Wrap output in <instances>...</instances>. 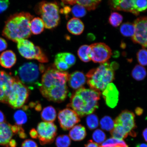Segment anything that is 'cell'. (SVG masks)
I'll return each instance as SVG.
<instances>
[{
  "label": "cell",
  "instance_id": "6da1fadb",
  "mask_svg": "<svg viewBox=\"0 0 147 147\" xmlns=\"http://www.w3.org/2000/svg\"><path fill=\"white\" fill-rule=\"evenodd\" d=\"M69 74L54 69H49L42 75L39 89L48 100L60 103L67 98L68 90L67 85Z\"/></svg>",
  "mask_w": 147,
  "mask_h": 147
},
{
  "label": "cell",
  "instance_id": "7a4b0ae2",
  "mask_svg": "<svg viewBox=\"0 0 147 147\" xmlns=\"http://www.w3.org/2000/svg\"><path fill=\"white\" fill-rule=\"evenodd\" d=\"M34 16L30 13L21 12L9 16L5 22L2 35L5 37L16 42L31 36L30 22Z\"/></svg>",
  "mask_w": 147,
  "mask_h": 147
},
{
  "label": "cell",
  "instance_id": "3957f363",
  "mask_svg": "<svg viewBox=\"0 0 147 147\" xmlns=\"http://www.w3.org/2000/svg\"><path fill=\"white\" fill-rule=\"evenodd\" d=\"M100 95V92L82 87L71 95L67 107L71 108L80 117L91 114L98 108Z\"/></svg>",
  "mask_w": 147,
  "mask_h": 147
},
{
  "label": "cell",
  "instance_id": "277c9868",
  "mask_svg": "<svg viewBox=\"0 0 147 147\" xmlns=\"http://www.w3.org/2000/svg\"><path fill=\"white\" fill-rule=\"evenodd\" d=\"M113 65V64L106 62L87 73L86 75L87 84L91 89L102 91L113 81L114 80V71L116 68Z\"/></svg>",
  "mask_w": 147,
  "mask_h": 147
},
{
  "label": "cell",
  "instance_id": "5b68a950",
  "mask_svg": "<svg viewBox=\"0 0 147 147\" xmlns=\"http://www.w3.org/2000/svg\"><path fill=\"white\" fill-rule=\"evenodd\" d=\"M36 12L41 16L45 28L53 29L59 24V7L57 3L42 1L36 5Z\"/></svg>",
  "mask_w": 147,
  "mask_h": 147
},
{
  "label": "cell",
  "instance_id": "8992f818",
  "mask_svg": "<svg viewBox=\"0 0 147 147\" xmlns=\"http://www.w3.org/2000/svg\"><path fill=\"white\" fill-rule=\"evenodd\" d=\"M40 71L39 66L33 62L24 63L18 68L16 74L19 80L30 90L39 88L41 83L38 81Z\"/></svg>",
  "mask_w": 147,
  "mask_h": 147
},
{
  "label": "cell",
  "instance_id": "52a82bcc",
  "mask_svg": "<svg viewBox=\"0 0 147 147\" xmlns=\"http://www.w3.org/2000/svg\"><path fill=\"white\" fill-rule=\"evenodd\" d=\"M29 93L28 88L16 76L8 96V104L13 109L22 108L27 102Z\"/></svg>",
  "mask_w": 147,
  "mask_h": 147
},
{
  "label": "cell",
  "instance_id": "ba28073f",
  "mask_svg": "<svg viewBox=\"0 0 147 147\" xmlns=\"http://www.w3.org/2000/svg\"><path fill=\"white\" fill-rule=\"evenodd\" d=\"M17 47L20 55L27 59H36L41 63H47L48 59L42 49L35 46L32 42L26 39L18 40Z\"/></svg>",
  "mask_w": 147,
  "mask_h": 147
},
{
  "label": "cell",
  "instance_id": "9c48e42d",
  "mask_svg": "<svg viewBox=\"0 0 147 147\" xmlns=\"http://www.w3.org/2000/svg\"><path fill=\"white\" fill-rule=\"evenodd\" d=\"M57 126L53 122H42L39 123L36 131L40 144H50L54 142L57 135Z\"/></svg>",
  "mask_w": 147,
  "mask_h": 147
},
{
  "label": "cell",
  "instance_id": "30bf717a",
  "mask_svg": "<svg viewBox=\"0 0 147 147\" xmlns=\"http://www.w3.org/2000/svg\"><path fill=\"white\" fill-rule=\"evenodd\" d=\"M89 57L95 63H104L111 57L112 51L109 46L103 43H96L89 46Z\"/></svg>",
  "mask_w": 147,
  "mask_h": 147
},
{
  "label": "cell",
  "instance_id": "8fae6325",
  "mask_svg": "<svg viewBox=\"0 0 147 147\" xmlns=\"http://www.w3.org/2000/svg\"><path fill=\"white\" fill-rule=\"evenodd\" d=\"M115 125H118L123 128L128 135L135 137L136 134L134 131L136 126L135 115L133 112L125 110L123 111L114 121Z\"/></svg>",
  "mask_w": 147,
  "mask_h": 147
},
{
  "label": "cell",
  "instance_id": "7c38bea8",
  "mask_svg": "<svg viewBox=\"0 0 147 147\" xmlns=\"http://www.w3.org/2000/svg\"><path fill=\"white\" fill-rule=\"evenodd\" d=\"M58 119L60 127L65 131L72 128L80 122V117L76 112L68 108L60 110L58 114Z\"/></svg>",
  "mask_w": 147,
  "mask_h": 147
},
{
  "label": "cell",
  "instance_id": "4fadbf2b",
  "mask_svg": "<svg viewBox=\"0 0 147 147\" xmlns=\"http://www.w3.org/2000/svg\"><path fill=\"white\" fill-rule=\"evenodd\" d=\"M147 17L143 16L137 18L134 23L135 30L132 41L141 45L143 49L147 47Z\"/></svg>",
  "mask_w": 147,
  "mask_h": 147
},
{
  "label": "cell",
  "instance_id": "5bb4252c",
  "mask_svg": "<svg viewBox=\"0 0 147 147\" xmlns=\"http://www.w3.org/2000/svg\"><path fill=\"white\" fill-rule=\"evenodd\" d=\"M14 78L10 74L0 70V102L8 104Z\"/></svg>",
  "mask_w": 147,
  "mask_h": 147
},
{
  "label": "cell",
  "instance_id": "9a60e30c",
  "mask_svg": "<svg viewBox=\"0 0 147 147\" xmlns=\"http://www.w3.org/2000/svg\"><path fill=\"white\" fill-rule=\"evenodd\" d=\"M102 95L107 105L110 108H114L119 101V92L113 83L108 84L102 91Z\"/></svg>",
  "mask_w": 147,
  "mask_h": 147
},
{
  "label": "cell",
  "instance_id": "2e32d148",
  "mask_svg": "<svg viewBox=\"0 0 147 147\" xmlns=\"http://www.w3.org/2000/svg\"><path fill=\"white\" fill-rule=\"evenodd\" d=\"M108 3L113 10L129 12L136 16L139 14L134 9V0H112Z\"/></svg>",
  "mask_w": 147,
  "mask_h": 147
},
{
  "label": "cell",
  "instance_id": "e0dca14e",
  "mask_svg": "<svg viewBox=\"0 0 147 147\" xmlns=\"http://www.w3.org/2000/svg\"><path fill=\"white\" fill-rule=\"evenodd\" d=\"M14 135L12 125L4 122L0 124V145L8 147L9 142Z\"/></svg>",
  "mask_w": 147,
  "mask_h": 147
},
{
  "label": "cell",
  "instance_id": "ac0fdd59",
  "mask_svg": "<svg viewBox=\"0 0 147 147\" xmlns=\"http://www.w3.org/2000/svg\"><path fill=\"white\" fill-rule=\"evenodd\" d=\"M86 81V77L84 73L77 71L69 75L67 82L70 87L73 89L78 90L82 88Z\"/></svg>",
  "mask_w": 147,
  "mask_h": 147
},
{
  "label": "cell",
  "instance_id": "d6986e66",
  "mask_svg": "<svg viewBox=\"0 0 147 147\" xmlns=\"http://www.w3.org/2000/svg\"><path fill=\"white\" fill-rule=\"evenodd\" d=\"M16 57L13 51L7 50L0 55V65L5 69H10L16 62Z\"/></svg>",
  "mask_w": 147,
  "mask_h": 147
},
{
  "label": "cell",
  "instance_id": "ffe728a7",
  "mask_svg": "<svg viewBox=\"0 0 147 147\" xmlns=\"http://www.w3.org/2000/svg\"><path fill=\"white\" fill-rule=\"evenodd\" d=\"M67 28L69 32L74 35H80L84 30V25L81 20L73 18L68 22Z\"/></svg>",
  "mask_w": 147,
  "mask_h": 147
},
{
  "label": "cell",
  "instance_id": "44dd1931",
  "mask_svg": "<svg viewBox=\"0 0 147 147\" xmlns=\"http://www.w3.org/2000/svg\"><path fill=\"white\" fill-rule=\"evenodd\" d=\"M86 135L85 128L80 124L74 126L69 132V138L76 141L83 140L85 138Z\"/></svg>",
  "mask_w": 147,
  "mask_h": 147
},
{
  "label": "cell",
  "instance_id": "7402d4cb",
  "mask_svg": "<svg viewBox=\"0 0 147 147\" xmlns=\"http://www.w3.org/2000/svg\"><path fill=\"white\" fill-rule=\"evenodd\" d=\"M56 117V110L52 106L45 107L41 112V119L45 122H53L55 120Z\"/></svg>",
  "mask_w": 147,
  "mask_h": 147
},
{
  "label": "cell",
  "instance_id": "603a6c76",
  "mask_svg": "<svg viewBox=\"0 0 147 147\" xmlns=\"http://www.w3.org/2000/svg\"><path fill=\"white\" fill-rule=\"evenodd\" d=\"M30 26L31 32L34 35L41 34L45 28L43 20L39 17L33 18L30 21Z\"/></svg>",
  "mask_w": 147,
  "mask_h": 147
},
{
  "label": "cell",
  "instance_id": "cb8c5ba5",
  "mask_svg": "<svg viewBox=\"0 0 147 147\" xmlns=\"http://www.w3.org/2000/svg\"><path fill=\"white\" fill-rule=\"evenodd\" d=\"M101 1L96 0H84V1H74L75 4H78L83 6L88 11L95 10L100 4Z\"/></svg>",
  "mask_w": 147,
  "mask_h": 147
},
{
  "label": "cell",
  "instance_id": "d4e9b609",
  "mask_svg": "<svg viewBox=\"0 0 147 147\" xmlns=\"http://www.w3.org/2000/svg\"><path fill=\"white\" fill-rule=\"evenodd\" d=\"M14 119L16 125L22 126L27 122V115L25 110L24 109L18 110L14 113Z\"/></svg>",
  "mask_w": 147,
  "mask_h": 147
},
{
  "label": "cell",
  "instance_id": "484cf974",
  "mask_svg": "<svg viewBox=\"0 0 147 147\" xmlns=\"http://www.w3.org/2000/svg\"><path fill=\"white\" fill-rule=\"evenodd\" d=\"M101 147H128L123 140L110 138L102 143Z\"/></svg>",
  "mask_w": 147,
  "mask_h": 147
},
{
  "label": "cell",
  "instance_id": "4316f807",
  "mask_svg": "<svg viewBox=\"0 0 147 147\" xmlns=\"http://www.w3.org/2000/svg\"><path fill=\"white\" fill-rule=\"evenodd\" d=\"M146 75V69L143 66L137 65L134 67L131 72L133 78L138 81L144 80Z\"/></svg>",
  "mask_w": 147,
  "mask_h": 147
},
{
  "label": "cell",
  "instance_id": "83f0119b",
  "mask_svg": "<svg viewBox=\"0 0 147 147\" xmlns=\"http://www.w3.org/2000/svg\"><path fill=\"white\" fill-rule=\"evenodd\" d=\"M135 28L134 24L129 22L123 24L120 28V31L123 36L132 37L135 34Z\"/></svg>",
  "mask_w": 147,
  "mask_h": 147
},
{
  "label": "cell",
  "instance_id": "f1b7e54d",
  "mask_svg": "<svg viewBox=\"0 0 147 147\" xmlns=\"http://www.w3.org/2000/svg\"><path fill=\"white\" fill-rule=\"evenodd\" d=\"M90 51V46L87 45H83L80 47L78 51V55L80 59L84 62L90 61L89 55Z\"/></svg>",
  "mask_w": 147,
  "mask_h": 147
},
{
  "label": "cell",
  "instance_id": "f546056e",
  "mask_svg": "<svg viewBox=\"0 0 147 147\" xmlns=\"http://www.w3.org/2000/svg\"><path fill=\"white\" fill-rule=\"evenodd\" d=\"M100 124L101 128L106 131H111L114 127V121L108 116L104 117L101 119Z\"/></svg>",
  "mask_w": 147,
  "mask_h": 147
},
{
  "label": "cell",
  "instance_id": "4dcf8cb0",
  "mask_svg": "<svg viewBox=\"0 0 147 147\" xmlns=\"http://www.w3.org/2000/svg\"><path fill=\"white\" fill-rule=\"evenodd\" d=\"M60 57L70 67L74 65L76 62V57L74 55L69 53H58Z\"/></svg>",
  "mask_w": 147,
  "mask_h": 147
},
{
  "label": "cell",
  "instance_id": "1f68e13d",
  "mask_svg": "<svg viewBox=\"0 0 147 147\" xmlns=\"http://www.w3.org/2000/svg\"><path fill=\"white\" fill-rule=\"evenodd\" d=\"M71 13L75 18H81L85 16L87 12L86 9L82 5L76 4L71 9Z\"/></svg>",
  "mask_w": 147,
  "mask_h": 147
},
{
  "label": "cell",
  "instance_id": "d6a6232c",
  "mask_svg": "<svg viewBox=\"0 0 147 147\" xmlns=\"http://www.w3.org/2000/svg\"><path fill=\"white\" fill-rule=\"evenodd\" d=\"M71 144L70 138L67 135H62L57 138L56 145L57 147H69Z\"/></svg>",
  "mask_w": 147,
  "mask_h": 147
},
{
  "label": "cell",
  "instance_id": "836d02e7",
  "mask_svg": "<svg viewBox=\"0 0 147 147\" xmlns=\"http://www.w3.org/2000/svg\"><path fill=\"white\" fill-rule=\"evenodd\" d=\"M123 20L122 16L116 12L112 13L109 18V21L110 24L115 27H118L120 25Z\"/></svg>",
  "mask_w": 147,
  "mask_h": 147
},
{
  "label": "cell",
  "instance_id": "e575fe53",
  "mask_svg": "<svg viewBox=\"0 0 147 147\" xmlns=\"http://www.w3.org/2000/svg\"><path fill=\"white\" fill-rule=\"evenodd\" d=\"M86 123L88 128L90 129H94L98 126V117L94 114L89 115L86 118Z\"/></svg>",
  "mask_w": 147,
  "mask_h": 147
},
{
  "label": "cell",
  "instance_id": "d590c367",
  "mask_svg": "<svg viewBox=\"0 0 147 147\" xmlns=\"http://www.w3.org/2000/svg\"><path fill=\"white\" fill-rule=\"evenodd\" d=\"M106 138L105 134L100 129L95 130L92 135L93 140L98 144L103 143L105 141Z\"/></svg>",
  "mask_w": 147,
  "mask_h": 147
},
{
  "label": "cell",
  "instance_id": "8d00e7d4",
  "mask_svg": "<svg viewBox=\"0 0 147 147\" xmlns=\"http://www.w3.org/2000/svg\"><path fill=\"white\" fill-rule=\"evenodd\" d=\"M134 8L138 12L144 11L146 10L147 1L146 0H134Z\"/></svg>",
  "mask_w": 147,
  "mask_h": 147
},
{
  "label": "cell",
  "instance_id": "74e56055",
  "mask_svg": "<svg viewBox=\"0 0 147 147\" xmlns=\"http://www.w3.org/2000/svg\"><path fill=\"white\" fill-rule=\"evenodd\" d=\"M147 51L146 49H143L140 50L137 53L138 61L141 66L147 65Z\"/></svg>",
  "mask_w": 147,
  "mask_h": 147
},
{
  "label": "cell",
  "instance_id": "f35d334b",
  "mask_svg": "<svg viewBox=\"0 0 147 147\" xmlns=\"http://www.w3.org/2000/svg\"><path fill=\"white\" fill-rule=\"evenodd\" d=\"M21 147H38V146L34 141L30 139H27L22 143Z\"/></svg>",
  "mask_w": 147,
  "mask_h": 147
},
{
  "label": "cell",
  "instance_id": "ab89813d",
  "mask_svg": "<svg viewBox=\"0 0 147 147\" xmlns=\"http://www.w3.org/2000/svg\"><path fill=\"white\" fill-rule=\"evenodd\" d=\"M10 2L8 0L0 1V13L4 12L8 8Z\"/></svg>",
  "mask_w": 147,
  "mask_h": 147
},
{
  "label": "cell",
  "instance_id": "60d3db41",
  "mask_svg": "<svg viewBox=\"0 0 147 147\" xmlns=\"http://www.w3.org/2000/svg\"><path fill=\"white\" fill-rule=\"evenodd\" d=\"M7 46L8 45L6 41L3 38H0V52L5 50Z\"/></svg>",
  "mask_w": 147,
  "mask_h": 147
},
{
  "label": "cell",
  "instance_id": "b9f144b4",
  "mask_svg": "<svg viewBox=\"0 0 147 147\" xmlns=\"http://www.w3.org/2000/svg\"><path fill=\"white\" fill-rule=\"evenodd\" d=\"M85 147H101V146L92 140H90L85 145Z\"/></svg>",
  "mask_w": 147,
  "mask_h": 147
},
{
  "label": "cell",
  "instance_id": "7bdbcfd3",
  "mask_svg": "<svg viewBox=\"0 0 147 147\" xmlns=\"http://www.w3.org/2000/svg\"><path fill=\"white\" fill-rule=\"evenodd\" d=\"M29 134L32 138L36 139L38 138V132L34 128H32L30 130Z\"/></svg>",
  "mask_w": 147,
  "mask_h": 147
},
{
  "label": "cell",
  "instance_id": "ee69618b",
  "mask_svg": "<svg viewBox=\"0 0 147 147\" xmlns=\"http://www.w3.org/2000/svg\"><path fill=\"white\" fill-rule=\"evenodd\" d=\"M18 134L19 135L20 138H21L25 139L27 137L26 134L25 133L24 130L23 129L20 130Z\"/></svg>",
  "mask_w": 147,
  "mask_h": 147
},
{
  "label": "cell",
  "instance_id": "f6af8a7d",
  "mask_svg": "<svg viewBox=\"0 0 147 147\" xmlns=\"http://www.w3.org/2000/svg\"><path fill=\"white\" fill-rule=\"evenodd\" d=\"M17 146V143L14 139H11L9 143L8 147H16Z\"/></svg>",
  "mask_w": 147,
  "mask_h": 147
},
{
  "label": "cell",
  "instance_id": "bcb514c9",
  "mask_svg": "<svg viewBox=\"0 0 147 147\" xmlns=\"http://www.w3.org/2000/svg\"><path fill=\"white\" fill-rule=\"evenodd\" d=\"M5 122V117L2 112L0 111V124Z\"/></svg>",
  "mask_w": 147,
  "mask_h": 147
},
{
  "label": "cell",
  "instance_id": "7dc6e473",
  "mask_svg": "<svg viewBox=\"0 0 147 147\" xmlns=\"http://www.w3.org/2000/svg\"><path fill=\"white\" fill-rule=\"evenodd\" d=\"M143 110L140 108H138L136 110V113L138 115L142 114L143 113Z\"/></svg>",
  "mask_w": 147,
  "mask_h": 147
},
{
  "label": "cell",
  "instance_id": "c3c4849f",
  "mask_svg": "<svg viewBox=\"0 0 147 147\" xmlns=\"http://www.w3.org/2000/svg\"><path fill=\"white\" fill-rule=\"evenodd\" d=\"M147 128H146L145 129L143 130L142 133V136L144 138V139L145 140V141L147 142Z\"/></svg>",
  "mask_w": 147,
  "mask_h": 147
},
{
  "label": "cell",
  "instance_id": "681fc988",
  "mask_svg": "<svg viewBox=\"0 0 147 147\" xmlns=\"http://www.w3.org/2000/svg\"><path fill=\"white\" fill-rule=\"evenodd\" d=\"M42 107L41 104H38L36 106L35 109L37 111H40L41 110Z\"/></svg>",
  "mask_w": 147,
  "mask_h": 147
},
{
  "label": "cell",
  "instance_id": "f907efd6",
  "mask_svg": "<svg viewBox=\"0 0 147 147\" xmlns=\"http://www.w3.org/2000/svg\"><path fill=\"white\" fill-rule=\"evenodd\" d=\"M135 147H147V145L145 143H139Z\"/></svg>",
  "mask_w": 147,
  "mask_h": 147
}]
</instances>
